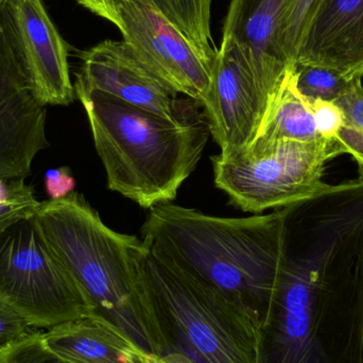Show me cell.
<instances>
[{"label":"cell","instance_id":"cell-1","mask_svg":"<svg viewBox=\"0 0 363 363\" xmlns=\"http://www.w3.org/2000/svg\"><path fill=\"white\" fill-rule=\"evenodd\" d=\"M262 363H363V179L287 206Z\"/></svg>","mask_w":363,"mask_h":363},{"label":"cell","instance_id":"cell-2","mask_svg":"<svg viewBox=\"0 0 363 363\" xmlns=\"http://www.w3.org/2000/svg\"><path fill=\"white\" fill-rule=\"evenodd\" d=\"M51 249L96 313L149 355L172 352L151 291L143 239L108 228L82 194L42 202L35 215Z\"/></svg>","mask_w":363,"mask_h":363},{"label":"cell","instance_id":"cell-3","mask_svg":"<svg viewBox=\"0 0 363 363\" xmlns=\"http://www.w3.org/2000/svg\"><path fill=\"white\" fill-rule=\"evenodd\" d=\"M142 239L157 257L270 313L286 257L287 208L228 218L174 203L148 209Z\"/></svg>","mask_w":363,"mask_h":363},{"label":"cell","instance_id":"cell-4","mask_svg":"<svg viewBox=\"0 0 363 363\" xmlns=\"http://www.w3.org/2000/svg\"><path fill=\"white\" fill-rule=\"evenodd\" d=\"M86 113L108 189L143 208L176 200L211 132L198 102L176 121L97 89L74 85Z\"/></svg>","mask_w":363,"mask_h":363},{"label":"cell","instance_id":"cell-5","mask_svg":"<svg viewBox=\"0 0 363 363\" xmlns=\"http://www.w3.org/2000/svg\"><path fill=\"white\" fill-rule=\"evenodd\" d=\"M147 274L172 352L192 363H262L255 308L150 252Z\"/></svg>","mask_w":363,"mask_h":363},{"label":"cell","instance_id":"cell-6","mask_svg":"<svg viewBox=\"0 0 363 363\" xmlns=\"http://www.w3.org/2000/svg\"><path fill=\"white\" fill-rule=\"evenodd\" d=\"M342 155L330 140L251 143L232 157H211L213 182L236 208L264 213L306 200L323 189L326 163Z\"/></svg>","mask_w":363,"mask_h":363},{"label":"cell","instance_id":"cell-7","mask_svg":"<svg viewBox=\"0 0 363 363\" xmlns=\"http://www.w3.org/2000/svg\"><path fill=\"white\" fill-rule=\"evenodd\" d=\"M0 298L35 328L96 313L51 249L35 216L0 236Z\"/></svg>","mask_w":363,"mask_h":363},{"label":"cell","instance_id":"cell-8","mask_svg":"<svg viewBox=\"0 0 363 363\" xmlns=\"http://www.w3.org/2000/svg\"><path fill=\"white\" fill-rule=\"evenodd\" d=\"M118 14L123 40L138 59L172 91L202 108L213 65L200 57L153 0H119Z\"/></svg>","mask_w":363,"mask_h":363},{"label":"cell","instance_id":"cell-9","mask_svg":"<svg viewBox=\"0 0 363 363\" xmlns=\"http://www.w3.org/2000/svg\"><path fill=\"white\" fill-rule=\"evenodd\" d=\"M0 27L43 104H72L69 47L42 0H0Z\"/></svg>","mask_w":363,"mask_h":363},{"label":"cell","instance_id":"cell-10","mask_svg":"<svg viewBox=\"0 0 363 363\" xmlns=\"http://www.w3.org/2000/svg\"><path fill=\"white\" fill-rule=\"evenodd\" d=\"M202 108L221 157L242 152L259 131L262 108L255 80L232 38H222L213 61L211 89Z\"/></svg>","mask_w":363,"mask_h":363},{"label":"cell","instance_id":"cell-11","mask_svg":"<svg viewBox=\"0 0 363 363\" xmlns=\"http://www.w3.org/2000/svg\"><path fill=\"white\" fill-rule=\"evenodd\" d=\"M48 145L46 104L0 27V179L25 180L36 155Z\"/></svg>","mask_w":363,"mask_h":363},{"label":"cell","instance_id":"cell-12","mask_svg":"<svg viewBox=\"0 0 363 363\" xmlns=\"http://www.w3.org/2000/svg\"><path fill=\"white\" fill-rule=\"evenodd\" d=\"M82 65L74 84L97 89L128 104L176 121L194 104L155 77L125 42L106 40L81 55Z\"/></svg>","mask_w":363,"mask_h":363},{"label":"cell","instance_id":"cell-13","mask_svg":"<svg viewBox=\"0 0 363 363\" xmlns=\"http://www.w3.org/2000/svg\"><path fill=\"white\" fill-rule=\"evenodd\" d=\"M287 1L232 0L224 21L222 38H232L238 45L253 74L262 108V125L288 72L294 66L288 62L279 42V25Z\"/></svg>","mask_w":363,"mask_h":363},{"label":"cell","instance_id":"cell-14","mask_svg":"<svg viewBox=\"0 0 363 363\" xmlns=\"http://www.w3.org/2000/svg\"><path fill=\"white\" fill-rule=\"evenodd\" d=\"M296 65L332 68L349 79L363 76V0H325L307 29Z\"/></svg>","mask_w":363,"mask_h":363},{"label":"cell","instance_id":"cell-15","mask_svg":"<svg viewBox=\"0 0 363 363\" xmlns=\"http://www.w3.org/2000/svg\"><path fill=\"white\" fill-rule=\"evenodd\" d=\"M46 347L70 363H152L155 359L98 313L48 328Z\"/></svg>","mask_w":363,"mask_h":363},{"label":"cell","instance_id":"cell-16","mask_svg":"<svg viewBox=\"0 0 363 363\" xmlns=\"http://www.w3.org/2000/svg\"><path fill=\"white\" fill-rule=\"evenodd\" d=\"M283 140L304 143L323 140L318 133L311 102L296 89L294 66L288 72L277 100L253 142Z\"/></svg>","mask_w":363,"mask_h":363},{"label":"cell","instance_id":"cell-17","mask_svg":"<svg viewBox=\"0 0 363 363\" xmlns=\"http://www.w3.org/2000/svg\"><path fill=\"white\" fill-rule=\"evenodd\" d=\"M296 89L309 102H335L353 84L349 79L332 68L318 65H294Z\"/></svg>","mask_w":363,"mask_h":363},{"label":"cell","instance_id":"cell-18","mask_svg":"<svg viewBox=\"0 0 363 363\" xmlns=\"http://www.w3.org/2000/svg\"><path fill=\"white\" fill-rule=\"evenodd\" d=\"M325 0H288L279 25V42L284 55L296 65L298 49L313 17Z\"/></svg>","mask_w":363,"mask_h":363},{"label":"cell","instance_id":"cell-19","mask_svg":"<svg viewBox=\"0 0 363 363\" xmlns=\"http://www.w3.org/2000/svg\"><path fill=\"white\" fill-rule=\"evenodd\" d=\"M40 204L25 180L0 179V236L18 222L33 218Z\"/></svg>","mask_w":363,"mask_h":363},{"label":"cell","instance_id":"cell-20","mask_svg":"<svg viewBox=\"0 0 363 363\" xmlns=\"http://www.w3.org/2000/svg\"><path fill=\"white\" fill-rule=\"evenodd\" d=\"M0 363H70L62 359L45 345L42 333L31 336L0 354Z\"/></svg>","mask_w":363,"mask_h":363},{"label":"cell","instance_id":"cell-21","mask_svg":"<svg viewBox=\"0 0 363 363\" xmlns=\"http://www.w3.org/2000/svg\"><path fill=\"white\" fill-rule=\"evenodd\" d=\"M34 328L12 305L0 298V354L31 336Z\"/></svg>","mask_w":363,"mask_h":363},{"label":"cell","instance_id":"cell-22","mask_svg":"<svg viewBox=\"0 0 363 363\" xmlns=\"http://www.w3.org/2000/svg\"><path fill=\"white\" fill-rule=\"evenodd\" d=\"M311 104L318 133L323 140L336 143L337 136L345 123V113L335 102L317 100Z\"/></svg>","mask_w":363,"mask_h":363},{"label":"cell","instance_id":"cell-23","mask_svg":"<svg viewBox=\"0 0 363 363\" xmlns=\"http://www.w3.org/2000/svg\"><path fill=\"white\" fill-rule=\"evenodd\" d=\"M335 104L343 111L347 121L363 136V76L356 78L351 89Z\"/></svg>","mask_w":363,"mask_h":363},{"label":"cell","instance_id":"cell-24","mask_svg":"<svg viewBox=\"0 0 363 363\" xmlns=\"http://www.w3.org/2000/svg\"><path fill=\"white\" fill-rule=\"evenodd\" d=\"M45 187L50 200H60L74 192L76 180L69 168L61 167L46 172Z\"/></svg>","mask_w":363,"mask_h":363},{"label":"cell","instance_id":"cell-25","mask_svg":"<svg viewBox=\"0 0 363 363\" xmlns=\"http://www.w3.org/2000/svg\"><path fill=\"white\" fill-rule=\"evenodd\" d=\"M77 2L94 14L106 19L121 29V21L118 14L119 0H77Z\"/></svg>","mask_w":363,"mask_h":363},{"label":"cell","instance_id":"cell-26","mask_svg":"<svg viewBox=\"0 0 363 363\" xmlns=\"http://www.w3.org/2000/svg\"><path fill=\"white\" fill-rule=\"evenodd\" d=\"M152 363H192L183 354L179 352H170L161 357L155 358Z\"/></svg>","mask_w":363,"mask_h":363}]
</instances>
